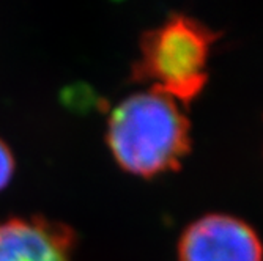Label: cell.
<instances>
[{
    "mask_svg": "<svg viewBox=\"0 0 263 261\" xmlns=\"http://www.w3.org/2000/svg\"><path fill=\"white\" fill-rule=\"evenodd\" d=\"M106 140L123 170L152 178L180 167L191 148V126L178 101L150 88L112 110Z\"/></svg>",
    "mask_w": 263,
    "mask_h": 261,
    "instance_id": "1",
    "label": "cell"
},
{
    "mask_svg": "<svg viewBox=\"0 0 263 261\" xmlns=\"http://www.w3.org/2000/svg\"><path fill=\"white\" fill-rule=\"evenodd\" d=\"M216 33L186 14H172L140 38L139 58L133 68L136 81L175 101L189 103L208 81V58Z\"/></svg>",
    "mask_w": 263,
    "mask_h": 261,
    "instance_id": "2",
    "label": "cell"
},
{
    "mask_svg": "<svg viewBox=\"0 0 263 261\" xmlns=\"http://www.w3.org/2000/svg\"><path fill=\"white\" fill-rule=\"evenodd\" d=\"M178 259L263 261V246L246 222L227 214H208L183 231Z\"/></svg>",
    "mask_w": 263,
    "mask_h": 261,
    "instance_id": "3",
    "label": "cell"
},
{
    "mask_svg": "<svg viewBox=\"0 0 263 261\" xmlns=\"http://www.w3.org/2000/svg\"><path fill=\"white\" fill-rule=\"evenodd\" d=\"M76 233L44 219L13 217L0 222V261H76Z\"/></svg>",
    "mask_w": 263,
    "mask_h": 261,
    "instance_id": "4",
    "label": "cell"
},
{
    "mask_svg": "<svg viewBox=\"0 0 263 261\" xmlns=\"http://www.w3.org/2000/svg\"><path fill=\"white\" fill-rule=\"evenodd\" d=\"M14 173V157L8 145L0 138V191L8 186Z\"/></svg>",
    "mask_w": 263,
    "mask_h": 261,
    "instance_id": "5",
    "label": "cell"
}]
</instances>
